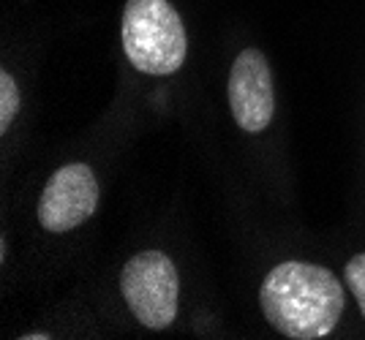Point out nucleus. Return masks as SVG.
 <instances>
[{"label":"nucleus","instance_id":"5","mask_svg":"<svg viewBox=\"0 0 365 340\" xmlns=\"http://www.w3.org/2000/svg\"><path fill=\"white\" fill-rule=\"evenodd\" d=\"M229 107L248 134L264 131L275 115L273 74L259 49L240 52L229 71Z\"/></svg>","mask_w":365,"mask_h":340},{"label":"nucleus","instance_id":"2","mask_svg":"<svg viewBox=\"0 0 365 340\" xmlns=\"http://www.w3.org/2000/svg\"><path fill=\"white\" fill-rule=\"evenodd\" d=\"M123 49L142 74H175L185 60L188 41L182 19L172 3L128 0L123 9Z\"/></svg>","mask_w":365,"mask_h":340},{"label":"nucleus","instance_id":"7","mask_svg":"<svg viewBox=\"0 0 365 340\" xmlns=\"http://www.w3.org/2000/svg\"><path fill=\"white\" fill-rule=\"evenodd\" d=\"M344 278H346L349 292L357 297V305H360V310H363V316H365V253H357V256L346 264Z\"/></svg>","mask_w":365,"mask_h":340},{"label":"nucleus","instance_id":"1","mask_svg":"<svg viewBox=\"0 0 365 340\" xmlns=\"http://www.w3.org/2000/svg\"><path fill=\"white\" fill-rule=\"evenodd\" d=\"M259 302L281 335L317 340L330 335L338 324L344 313V286L324 267L284 262L267 272Z\"/></svg>","mask_w":365,"mask_h":340},{"label":"nucleus","instance_id":"6","mask_svg":"<svg viewBox=\"0 0 365 340\" xmlns=\"http://www.w3.org/2000/svg\"><path fill=\"white\" fill-rule=\"evenodd\" d=\"M19 112V90L9 71H0V131L6 134Z\"/></svg>","mask_w":365,"mask_h":340},{"label":"nucleus","instance_id":"8","mask_svg":"<svg viewBox=\"0 0 365 340\" xmlns=\"http://www.w3.org/2000/svg\"><path fill=\"white\" fill-rule=\"evenodd\" d=\"M22 338L25 340H46L49 335H41V332H38V335H22Z\"/></svg>","mask_w":365,"mask_h":340},{"label":"nucleus","instance_id":"3","mask_svg":"<svg viewBox=\"0 0 365 340\" xmlns=\"http://www.w3.org/2000/svg\"><path fill=\"white\" fill-rule=\"evenodd\" d=\"M120 292L139 324L167 329L178 313L180 280L178 270L161 250H142L120 272Z\"/></svg>","mask_w":365,"mask_h":340},{"label":"nucleus","instance_id":"4","mask_svg":"<svg viewBox=\"0 0 365 340\" xmlns=\"http://www.w3.org/2000/svg\"><path fill=\"white\" fill-rule=\"evenodd\" d=\"M98 180L91 166L68 164L58 169L38 199V223L46 232L63 234L82 226L96 213Z\"/></svg>","mask_w":365,"mask_h":340}]
</instances>
